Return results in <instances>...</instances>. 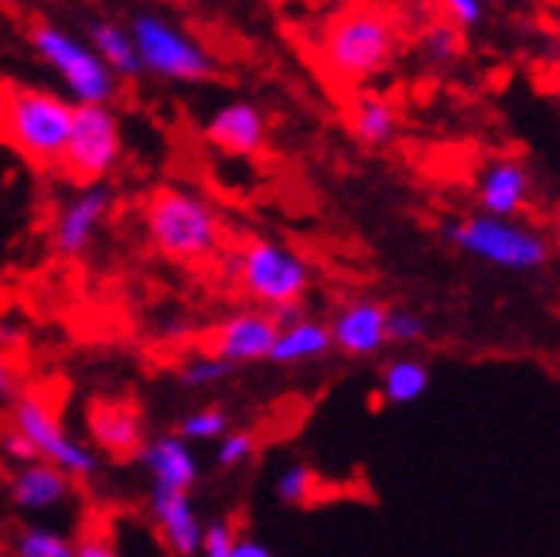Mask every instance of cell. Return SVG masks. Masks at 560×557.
Masks as SVG:
<instances>
[{"mask_svg": "<svg viewBox=\"0 0 560 557\" xmlns=\"http://www.w3.org/2000/svg\"><path fill=\"white\" fill-rule=\"evenodd\" d=\"M148 507H151L154 526H158V534H161L167 550H172L175 557H199L206 523L191 503V492L151 486Z\"/></svg>", "mask_w": 560, "mask_h": 557, "instance_id": "obj_15", "label": "cell"}, {"mask_svg": "<svg viewBox=\"0 0 560 557\" xmlns=\"http://www.w3.org/2000/svg\"><path fill=\"white\" fill-rule=\"evenodd\" d=\"M114 206H117V192L109 188L106 182L75 188L69 199L59 206L55 222H51L55 254L66 257V260L90 254L93 243L100 240V233L106 227V219L114 216Z\"/></svg>", "mask_w": 560, "mask_h": 557, "instance_id": "obj_10", "label": "cell"}, {"mask_svg": "<svg viewBox=\"0 0 560 557\" xmlns=\"http://www.w3.org/2000/svg\"><path fill=\"white\" fill-rule=\"evenodd\" d=\"M233 376V367L226 359L212 356L209 349L206 352H188L178 367V383L185 390H212L219 383H226Z\"/></svg>", "mask_w": 560, "mask_h": 557, "instance_id": "obj_27", "label": "cell"}, {"mask_svg": "<svg viewBox=\"0 0 560 557\" xmlns=\"http://www.w3.org/2000/svg\"><path fill=\"white\" fill-rule=\"evenodd\" d=\"M404 35L383 8L352 4L331 14L318 32V66L339 86H366L397 62Z\"/></svg>", "mask_w": 560, "mask_h": 557, "instance_id": "obj_1", "label": "cell"}, {"mask_svg": "<svg viewBox=\"0 0 560 557\" xmlns=\"http://www.w3.org/2000/svg\"><path fill=\"white\" fill-rule=\"evenodd\" d=\"M386 318L389 304L380 298H352L339 304V312L331 315V346L349 359H373L380 356L389 339H386Z\"/></svg>", "mask_w": 560, "mask_h": 557, "instance_id": "obj_13", "label": "cell"}, {"mask_svg": "<svg viewBox=\"0 0 560 557\" xmlns=\"http://www.w3.org/2000/svg\"><path fill=\"white\" fill-rule=\"evenodd\" d=\"M148 240L167 264L195 267L219 254L222 216L202 192L182 185H161L144 202Z\"/></svg>", "mask_w": 560, "mask_h": 557, "instance_id": "obj_2", "label": "cell"}, {"mask_svg": "<svg viewBox=\"0 0 560 557\" xmlns=\"http://www.w3.org/2000/svg\"><path fill=\"white\" fill-rule=\"evenodd\" d=\"M130 35L140 55V66L158 79L202 86V82H212L219 76L215 55L167 14H154V11L133 14Z\"/></svg>", "mask_w": 560, "mask_h": 557, "instance_id": "obj_7", "label": "cell"}, {"mask_svg": "<svg viewBox=\"0 0 560 557\" xmlns=\"http://www.w3.org/2000/svg\"><path fill=\"white\" fill-rule=\"evenodd\" d=\"M124 158V127L114 106H75L69 144L59 169L82 188L100 185Z\"/></svg>", "mask_w": 560, "mask_h": 557, "instance_id": "obj_9", "label": "cell"}, {"mask_svg": "<svg viewBox=\"0 0 560 557\" xmlns=\"http://www.w3.org/2000/svg\"><path fill=\"white\" fill-rule=\"evenodd\" d=\"M202 137L230 158H254L267 148V114L249 100H230L215 106L202 124Z\"/></svg>", "mask_w": 560, "mask_h": 557, "instance_id": "obj_12", "label": "cell"}, {"mask_svg": "<svg viewBox=\"0 0 560 557\" xmlns=\"http://www.w3.org/2000/svg\"><path fill=\"white\" fill-rule=\"evenodd\" d=\"M444 240L455 250H462L465 257L482 260L495 270L510 274H534L553 264V243L547 233L526 227L520 219H495L471 212L444 227Z\"/></svg>", "mask_w": 560, "mask_h": 557, "instance_id": "obj_4", "label": "cell"}, {"mask_svg": "<svg viewBox=\"0 0 560 557\" xmlns=\"http://www.w3.org/2000/svg\"><path fill=\"white\" fill-rule=\"evenodd\" d=\"M137 462L151 476V486L182 489V492H191L199 486V459H195L191 444L182 441L175 431L148 438Z\"/></svg>", "mask_w": 560, "mask_h": 557, "instance_id": "obj_18", "label": "cell"}, {"mask_svg": "<svg viewBox=\"0 0 560 557\" xmlns=\"http://www.w3.org/2000/svg\"><path fill=\"white\" fill-rule=\"evenodd\" d=\"M434 4L441 8L444 21L455 24L458 32L486 21V0H434Z\"/></svg>", "mask_w": 560, "mask_h": 557, "instance_id": "obj_31", "label": "cell"}, {"mask_svg": "<svg viewBox=\"0 0 560 557\" xmlns=\"http://www.w3.org/2000/svg\"><path fill=\"white\" fill-rule=\"evenodd\" d=\"M277 322L264 312V309H243L222 318L212 336H209V352L226 359V363L236 367H254V363H267V356L277 343Z\"/></svg>", "mask_w": 560, "mask_h": 557, "instance_id": "obj_11", "label": "cell"}, {"mask_svg": "<svg viewBox=\"0 0 560 557\" xmlns=\"http://www.w3.org/2000/svg\"><path fill=\"white\" fill-rule=\"evenodd\" d=\"M90 45H93V51L100 55V59L114 69L117 79H137L140 72H144L130 27L114 24V21H93L90 24Z\"/></svg>", "mask_w": 560, "mask_h": 557, "instance_id": "obj_22", "label": "cell"}, {"mask_svg": "<svg viewBox=\"0 0 560 557\" xmlns=\"http://www.w3.org/2000/svg\"><path fill=\"white\" fill-rule=\"evenodd\" d=\"M230 270L236 274L240 288L257 301V309L270 312L280 304L304 301L312 291V264H307L294 246L280 240H246L230 257Z\"/></svg>", "mask_w": 560, "mask_h": 557, "instance_id": "obj_6", "label": "cell"}, {"mask_svg": "<svg viewBox=\"0 0 560 557\" xmlns=\"http://www.w3.org/2000/svg\"><path fill=\"white\" fill-rule=\"evenodd\" d=\"M8 425L18 428L27 441L35 444L42 462L62 468L75 483H93L100 476V455L86 441L66 431L59 421L51 401L42 390H21V394L8 404Z\"/></svg>", "mask_w": 560, "mask_h": 557, "instance_id": "obj_8", "label": "cell"}, {"mask_svg": "<svg viewBox=\"0 0 560 557\" xmlns=\"http://www.w3.org/2000/svg\"><path fill=\"white\" fill-rule=\"evenodd\" d=\"M534 199V172L520 158H495L475 178V206L482 216L520 219Z\"/></svg>", "mask_w": 560, "mask_h": 557, "instance_id": "obj_14", "label": "cell"}, {"mask_svg": "<svg viewBox=\"0 0 560 557\" xmlns=\"http://www.w3.org/2000/svg\"><path fill=\"white\" fill-rule=\"evenodd\" d=\"M349 130L362 148H386L397 141L400 130V114L383 93L362 90L349 103Z\"/></svg>", "mask_w": 560, "mask_h": 557, "instance_id": "obj_20", "label": "cell"}, {"mask_svg": "<svg viewBox=\"0 0 560 557\" xmlns=\"http://www.w3.org/2000/svg\"><path fill=\"white\" fill-rule=\"evenodd\" d=\"M233 557H277L273 547L260 537H249V534H240L236 547H233Z\"/></svg>", "mask_w": 560, "mask_h": 557, "instance_id": "obj_35", "label": "cell"}, {"mask_svg": "<svg viewBox=\"0 0 560 557\" xmlns=\"http://www.w3.org/2000/svg\"><path fill=\"white\" fill-rule=\"evenodd\" d=\"M4 93H8V86L0 82V114H4Z\"/></svg>", "mask_w": 560, "mask_h": 557, "instance_id": "obj_37", "label": "cell"}, {"mask_svg": "<svg viewBox=\"0 0 560 557\" xmlns=\"http://www.w3.org/2000/svg\"><path fill=\"white\" fill-rule=\"evenodd\" d=\"M431 332V322L420 315L417 309H404V304H397V309H389V318H386V339L389 346H420L428 339Z\"/></svg>", "mask_w": 560, "mask_h": 557, "instance_id": "obj_28", "label": "cell"}, {"mask_svg": "<svg viewBox=\"0 0 560 557\" xmlns=\"http://www.w3.org/2000/svg\"><path fill=\"white\" fill-rule=\"evenodd\" d=\"M431 390V367L420 356H394L380 370V401L386 407H410Z\"/></svg>", "mask_w": 560, "mask_h": 557, "instance_id": "obj_21", "label": "cell"}, {"mask_svg": "<svg viewBox=\"0 0 560 557\" xmlns=\"http://www.w3.org/2000/svg\"><path fill=\"white\" fill-rule=\"evenodd\" d=\"M0 8H14V0H0Z\"/></svg>", "mask_w": 560, "mask_h": 557, "instance_id": "obj_38", "label": "cell"}, {"mask_svg": "<svg viewBox=\"0 0 560 557\" xmlns=\"http://www.w3.org/2000/svg\"><path fill=\"white\" fill-rule=\"evenodd\" d=\"M331 328L322 318H301L288 328L277 332V343L267 356V363L277 370H298L307 363H322V359L331 352Z\"/></svg>", "mask_w": 560, "mask_h": 557, "instance_id": "obj_19", "label": "cell"}, {"mask_svg": "<svg viewBox=\"0 0 560 557\" xmlns=\"http://www.w3.org/2000/svg\"><path fill=\"white\" fill-rule=\"evenodd\" d=\"M267 315L277 322V328H288V325H294V322L307 318V304H304V301H294V304H280V309H270Z\"/></svg>", "mask_w": 560, "mask_h": 557, "instance_id": "obj_36", "label": "cell"}, {"mask_svg": "<svg viewBox=\"0 0 560 557\" xmlns=\"http://www.w3.org/2000/svg\"><path fill=\"white\" fill-rule=\"evenodd\" d=\"M11 557H75V541L55 526L27 523L11 537Z\"/></svg>", "mask_w": 560, "mask_h": 557, "instance_id": "obj_24", "label": "cell"}, {"mask_svg": "<svg viewBox=\"0 0 560 557\" xmlns=\"http://www.w3.org/2000/svg\"><path fill=\"white\" fill-rule=\"evenodd\" d=\"M236 541H240V526L230 517H215L206 523V531H202L199 557H233Z\"/></svg>", "mask_w": 560, "mask_h": 557, "instance_id": "obj_30", "label": "cell"}, {"mask_svg": "<svg viewBox=\"0 0 560 557\" xmlns=\"http://www.w3.org/2000/svg\"><path fill=\"white\" fill-rule=\"evenodd\" d=\"M86 428H90L93 452H103L114 462H133L148 441L140 414L120 401H96L86 414Z\"/></svg>", "mask_w": 560, "mask_h": 557, "instance_id": "obj_17", "label": "cell"}, {"mask_svg": "<svg viewBox=\"0 0 560 557\" xmlns=\"http://www.w3.org/2000/svg\"><path fill=\"white\" fill-rule=\"evenodd\" d=\"M21 376H18V367L8 359V352H0V404H11L18 394H21Z\"/></svg>", "mask_w": 560, "mask_h": 557, "instance_id": "obj_34", "label": "cell"}, {"mask_svg": "<svg viewBox=\"0 0 560 557\" xmlns=\"http://www.w3.org/2000/svg\"><path fill=\"white\" fill-rule=\"evenodd\" d=\"M75 496V479H69L62 468H55L48 462H32L11 472L8 479V499L18 513L42 517L55 513L72 503Z\"/></svg>", "mask_w": 560, "mask_h": 557, "instance_id": "obj_16", "label": "cell"}, {"mask_svg": "<svg viewBox=\"0 0 560 557\" xmlns=\"http://www.w3.org/2000/svg\"><path fill=\"white\" fill-rule=\"evenodd\" d=\"M27 38H32L38 59L62 79V86L75 106H109L120 96V79L93 51L90 42L75 38L72 32L51 21H35Z\"/></svg>", "mask_w": 560, "mask_h": 557, "instance_id": "obj_5", "label": "cell"}, {"mask_svg": "<svg viewBox=\"0 0 560 557\" xmlns=\"http://www.w3.org/2000/svg\"><path fill=\"white\" fill-rule=\"evenodd\" d=\"M465 51V38L455 24L447 21H434L424 27V35H420V55H424V62L441 69V66H452L462 59Z\"/></svg>", "mask_w": 560, "mask_h": 557, "instance_id": "obj_26", "label": "cell"}, {"mask_svg": "<svg viewBox=\"0 0 560 557\" xmlns=\"http://www.w3.org/2000/svg\"><path fill=\"white\" fill-rule=\"evenodd\" d=\"M75 557H120V550L106 531H90L75 537Z\"/></svg>", "mask_w": 560, "mask_h": 557, "instance_id": "obj_33", "label": "cell"}, {"mask_svg": "<svg viewBox=\"0 0 560 557\" xmlns=\"http://www.w3.org/2000/svg\"><path fill=\"white\" fill-rule=\"evenodd\" d=\"M273 496H277V503L288 507V510L312 507L315 496H318V472H315V465H307L301 459L288 462L284 468L277 472V479H273Z\"/></svg>", "mask_w": 560, "mask_h": 557, "instance_id": "obj_23", "label": "cell"}, {"mask_svg": "<svg viewBox=\"0 0 560 557\" xmlns=\"http://www.w3.org/2000/svg\"><path fill=\"white\" fill-rule=\"evenodd\" d=\"M75 103L38 86H8L4 114H0V137L38 169H59Z\"/></svg>", "mask_w": 560, "mask_h": 557, "instance_id": "obj_3", "label": "cell"}, {"mask_svg": "<svg viewBox=\"0 0 560 557\" xmlns=\"http://www.w3.org/2000/svg\"><path fill=\"white\" fill-rule=\"evenodd\" d=\"M230 428H233V417L226 407L202 404V407H191L178 417L175 434L188 444H202V441H219Z\"/></svg>", "mask_w": 560, "mask_h": 557, "instance_id": "obj_25", "label": "cell"}, {"mask_svg": "<svg viewBox=\"0 0 560 557\" xmlns=\"http://www.w3.org/2000/svg\"><path fill=\"white\" fill-rule=\"evenodd\" d=\"M257 431H246V428H230L215 441V465L219 468H240L249 459L257 455Z\"/></svg>", "mask_w": 560, "mask_h": 557, "instance_id": "obj_29", "label": "cell"}, {"mask_svg": "<svg viewBox=\"0 0 560 557\" xmlns=\"http://www.w3.org/2000/svg\"><path fill=\"white\" fill-rule=\"evenodd\" d=\"M0 455H4L14 468H21V465H32V462H42V455H38V449L32 441H27L18 428H4L0 431Z\"/></svg>", "mask_w": 560, "mask_h": 557, "instance_id": "obj_32", "label": "cell"}]
</instances>
